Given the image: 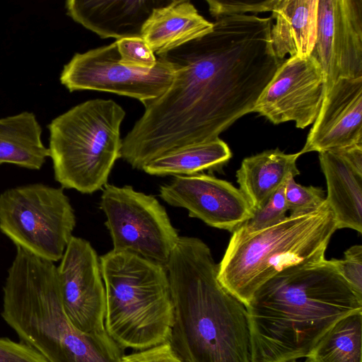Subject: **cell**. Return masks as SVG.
<instances>
[{"label":"cell","instance_id":"1","mask_svg":"<svg viewBox=\"0 0 362 362\" xmlns=\"http://www.w3.org/2000/svg\"><path fill=\"white\" fill-rule=\"evenodd\" d=\"M215 18L211 32L158 55L173 69L172 83L122 139L119 158L141 170L151 161L192 144L216 139L243 115L284 60L271 42L272 17Z\"/></svg>","mask_w":362,"mask_h":362},{"label":"cell","instance_id":"2","mask_svg":"<svg viewBox=\"0 0 362 362\" xmlns=\"http://www.w3.org/2000/svg\"><path fill=\"white\" fill-rule=\"evenodd\" d=\"M245 308L251 362H292L307 358L337 320L362 310V298L325 259L269 279Z\"/></svg>","mask_w":362,"mask_h":362},{"label":"cell","instance_id":"3","mask_svg":"<svg viewBox=\"0 0 362 362\" xmlns=\"http://www.w3.org/2000/svg\"><path fill=\"white\" fill-rule=\"evenodd\" d=\"M174 306L169 343L183 362H251L245 306L219 282L202 240L180 236L165 266Z\"/></svg>","mask_w":362,"mask_h":362},{"label":"cell","instance_id":"4","mask_svg":"<svg viewBox=\"0 0 362 362\" xmlns=\"http://www.w3.org/2000/svg\"><path fill=\"white\" fill-rule=\"evenodd\" d=\"M3 293L2 318L48 362H110L66 315L54 262L17 246Z\"/></svg>","mask_w":362,"mask_h":362},{"label":"cell","instance_id":"5","mask_svg":"<svg viewBox=\"0 0 362 362\" xmlns=\"http://www.w3.org/2000/svg\"><path fill=\"white\" fill-rule=\"evenodd\" d=\"M336 230L334 214L325 200L313 211L290 214L259 231L230 237L218 264V279L246 306L257 289L280 272L324 260Z\"/></svg>","mask_w":362,"mask_h":362},{"label":"cell","instance_id":"6","mask_svg":"<svg viewBox=\"0 0 362 362\" xmlns=\"http://www.w3.org/2000/svg\"><path fill=\"white\" fill-rule=\"evenodd\" d=\"M106 331L124 354L169 341L174 306L165 267L113 250L99 258Z\"/></svg>","mask_w":362,"mask_h":362},{"label":"cell","instance_id":"7","mask_svg":"<svg viewBox=\"0 0 362 362\" xmlns=\"http://www.w3.org/2000/svg\"><path fill=\"white\" fill-rule=\"evenodd\" d=\"M124 117L114 100L93 99L52 119L48 149L55 180L62 188L92 194L107 184L119 158Z\"/></svg>","mask_w":362,"mask_h":362},{"label":"cell","instance_id":"8","mask_svg":"<svg viewBox=\"0 0 362 362\" xmlns=\"http://www.w3.org/2000/svg\"><path fill=\"white\" fill-rule=\"evenodd\" d=\"M64 188L31 184L0 194V230L16 246L45 259H62L76 226Z\"/></svg>","mask_w":362,"mask_h":362},{"label":"cell","instance_id":"9","mask_svg":"<svg viewBox=\"0 0 362 362\" xmlns=\"http://www.w3.org/2000/svg\"><path fill=\"white\" fill-rule=\"evenodd\" d=\"M100 207L106 216L113 250L166 266L180 235L156 198L132 186L106 184Z\"/></svg>","mask_w":362,"mask_h":362},{"label":"cell","instance_id":"10","mask_svg":"<svg viewBox=\"0 0 362 362\" xmlns=\"http://www.w3.org/2000/svg\"><path fill=\"white\" fill-rule=\"evenodd\" d=\"M57 269L63 305L71 323L110 362H118L124 353L106 331L105 290L95 250L88 241L72 236Z\"/></svg>","mask_w":362,"mask_h":362},{"label":"cell","instance_id":"11","mask_svg":"<svg viewBox=\"0 0 362 362\" xmlns=\"http://www.w3.org/2000/svg\"><path fill=\"white\" fill-rule=\"evenodd\" d=\"M173 69L161 57L148 71L127 67L119 62L116 41L105 46L76 53L64 65L60 82L70 92L97 90L139 100L156 99L170 86Z\"/></svg>","mask_w":362,"mask_h":362},{"label":"cell","instance_id":"12","mask_svg":"<svg viewBox=\"0 0 362 362\" xmlns=\"http://www.w3.org/2000/svg\"><path fill=\"white\" fill-rule=\"evenodd\" d=\"M325 75L311 57L285 59L257 100V112L275 124L304 129L316 119L326 93Z\"/></svg>","mask_w":362,"mask_h":362},{"label":"cell","instance_id":"13","mask_svg":"<svg viewBox=\"0 0 362 362\" xmlns=\"http://www.w3.org/2000/svg\"><path fill=\"white\" fill-rule=\"evenodd\" d=\"M310 56L325 75L327 89L340 78H362V0H318Z\"/></svg>","mask_w":362,"mask_h":362},{"label":"cell","instance_id":"14","mask_svg":"<svg viewBox=\"0 0 362 362\" xmlns=\"http://www.w3.org/2000/svg\"><path fill=\"white\" fill-rule=\"evenodd\" d=\"M159 195L169 205L187 209L190 217L231 233L252 214L239 189L204 173L174 176L169 183L160 186Z\"/></svg>","mask_w":362,"mask_h":362},{"label":"cell","instance_id":"15","mask_svg":"<svg viewBox=\"0 0 362 362\" xmlns=\"http://www.w3.org/2000/svg\"><path fill=\"white\" fill-rule=\"evenodd\" d=\"M362 145V78H340L329 86L300 155Z\"/></svg>","mask_w":362,"mask_h":362},{"label":"cell","instance_id":"16","mask_svg":"<svg viewBox=\"0 0 362 362\" xmlns=\"http://www.w3.org/2000/svg\"><path fill=\"white\" fill-rule=\"evenodd\" d=\"M171 1H83L65 3L67 15L101 38L141 37L142 28L153 9Z\"/></svg>","mask_w":362,"mask_h":362},{"label":"cell","instance_id":"17","mask_svg":"<svg viewBox=\"0 0 362 362\" xmlns=\"http://www.w3.org/2000/svg\"><path fill=\"white\" fill-rule=\"evenodd\" d=\"M213 28L214 23L201 16L191 1L173 0L153 9L141 38L158 56L206 35Z\"/></svg>","mask_w":362,"mask_h":362},{"label":"cell","instance_id":"18","mask_svg":"<svg viewBox=\"0 0 362 362\" xmlns=\"http://www.w3.org/2000/svg\"><path fill=\"white\" fill-rule=\"evenodd\" d=\"M318 0H277L272 13L275 23L270 37L279 59L305 58L314 48L317 26Z\"/></svg>","mask_w":362,"mask_h":362},{"label":"cell","instance_id":"19","mask_svg":"<svg viewBox=\"0 0 362 362\" xmlns=\"http://www.w3.org/2000/svg\"><path fill=\"white\" fill-rule=\"evenodd\" d=\"M325 177V200L332 210L337 229L351 228L362 233V174L337 151L319 153Z\"/></svg>","mask_w":362,"mask_h":362},{"label":"cell","instance_id":"20","mask_svg":"<svg viewBox=\"0 0 362 362\" xmlns=\"http://www.w3.org/2000/svg\"><path fill=\"white\" fill-rule=\"evenodd\" d=\"M300 152L287 154L279 148L247 157L236 172L239 189L255 210L264 205L287 179L300 174L296 160Z\"/></svg>","mask_w":362,"mask_h":362},{"label":"cell","instance_id":"21","mask_svg":"<svg viewBox=\"0 0 362 362\" xmlns=\"http://www.w3.org/2000/svg\"><path fill=\"white\" fill-rule=\"evenodd\" d=\"M41 135V126L33 112L0 118V165L40 169L49 156Z\"/></svg>","mask_w":362,"mask_h":362},{"label":"cell","instance_id":"22","mask_svg":"<svg viewBox=\"0 0 362 362\" xmlns=\"http://www.w3.org/2000/svg\"><path fill=\"white\" fill-rule=\"evenodd\" d=\"M231 156L228 146L218 138L164 154L146 164L142 170L156 176L193 175L206 170H219Z\"/></svg>","mask_w":362,"mask_h":362},{"label":"cell","instance_id":"23","mask_svg":"<svg viewBox=\"0 0 362 362\" xmlns=\"http://www.w3.org/2000/svg\"><path fill=\"white\" fill-rule=\"evenodd\" d=\"M362 310L337 320L306 358L312 362H361Z\"/></svg>","mask_w":362,"mask_h":362},{"label":"cell","instance_id":"24","mask_svg":"<svg viewBox=\"0 0 362 362\" xmlns=\"http://www.w3.org/2000/svg\"><path fill=\"white\" fill-rule=\"evenodd\" d=\"M285 184L264 205L252 210V216L232 232L231 237L240 238L253 233L284 219L288 211L284 196Z\"/></svg>","mask_w":362,"mask_h":362},{"label":"cell","instance_id":"25","mask_svg":"<svg viewBox=\"0 0 362 362\" xmlns=\"http://www.w3.org/2000/svg\"><path fill=\"white\" fill-rule=\"evenodd\" d=\"M285 201L291 214H298L313 211L325 202V192L314 186L298 184L293 176L285 184Z\"/></svg>","mask_w":362,"mask_h":362},{"label":"cell","instance_id":"26","mask_svg":"<svg viewBox=\"0 0 362 362\" xmlns=\"http://www.w3.org/2000/svg\"><path fill=\"white\" fill-rule=\"evenodd\" d=\"M120 63L129 68L148 71L157 63V57L141 37H127L116 40Z\"/></svg>","mask_w":362,"mask_h":362},{"label":"cell","instance_id":"27","mask_svg":"<svg viewBox=\"0 0 362 362\" xmlns=\"http://www.w3.org/2000/svg\"><path fill=\"white\" fill-rule=\"evenodd\" d=\"M330 264L362 298V246L354 245L344 252L343 259H331Z\"/></svg>","mask_w":362,"mask_h":362},{"label":"cell","instance_id":"28","mask_svg":"<svg viewBox=\"0 0 362 362\" xmlns=\"http://www.w3.org/2000/svg\"><path fill=\"white\" fill-rule=\"evenodd\" d=\"M277 0L265 1H221L207 0L209 11L214 18L231 15H245V13L272 11Z\"/></svg>","mask_w":362,"mask_h":362},{"label":"cell","instance_id":"29","mask_svg":"<svg viewBox=\"0 0 362 362\" xmlns=\"http://www.w3.org/2000/svg\"><path fill=\"white\" fill-rule=\"evenodd\" d=\"M0 362H48L42 356L22 342L0 337Z\"/></svg>","mask_w":362,"mask_h":362},{"label":"cell","instance_id":"30","mask_svg":"<svg viewBox=\"0 0 362 362\" xmlns=\"http://www.w3.org/2000/svg\"><path fill=\"white\" fill-rule=\"evenodd\" d=\"M359 173L362 174V145L337 150Z\"/></svg>","mask_w":362,"mask_h":362},{"label":"cell","instance_id":"31","mask_svg":"<svg viewBox=\"0 0 362 362\" xmlns=\"http://www.w3.org/2000/svg\"><path fill=\"white\" fill-rule=\"evenodd\" d=\"M292 362H299V361H292ZM301 362H312V361H310V360H308V358H306V360H305V361H301Z\"/></svg>","mask_w":362,"mask_h":362}]
</instances>
